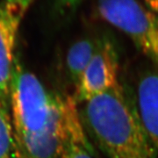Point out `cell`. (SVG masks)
I'll return each mask as SVG.
<instances>
[{"label":"cell","mask_w":158,"mask_h":158,"mask_svg":"<svg viewBox=\"0 0 158 158\" xmlns=\"http://www.w3.org/2000/svg\"><path fill=\"white\" fill-rule=\"evenodd\" d=\"M82 123L108 158H157L136 106L123 85L83 104Z\"/></svg>","instance_id":"obj_1"},{"label":"cell","mask_w":158,"mask_h":158,"mask_svg":"<svg viewBox=\"0 0 158 158\" xmlns=\"http://www.w3.org/2000/svg\"><path fill=\"white\" fill-rule=\"evenodd\" d=\"M62 97L54 95L16 57L10 85L13 140L35 135L48 125Z\"/></svg>","instance_id":"obj_2"},{"label":"cell","mask_w":158,"mask_h":158,"mask_svg":"<svg viewBox=\"0 0 158 158\" xmlns=\"http://www.w3.org/2000/svg\"><path fill=\"white\" fill-rule=\"evenodd\" d=\"M98 11L127 34L158 71V14L138 0H98Z\"/></svg>","instance_id":"obj_3"},{"label":"cell","mask_w":158,"mask_h":158,"mask_svg":"<svg viewBox=\"0 0 158 158\" xmlns=\"http://www.w3.org/2000/svg\"><path fill=\"white\" fill-rule=\"evenodd\" d=\"M118 60V51L113 40L106 36L99 38L94 56L75 85L71 97L77 106L120 85Z\"/></svg>","instance_id":"obj_4"},{"label":"cell","mask_w":158,"mask_h":158,"mask_svg":"<svg viewBox=\"0 0 158 158\" xmlns=\"http://www.w3.org/2000/svg\"><path fill=\"white\" fill-rule=\"evenodd\" d=\"M35 0H0V100L9 108L19 30Z\"/></svg>","instance_id":"obj_5"},{"label":"cell","mask_w":158,"mask_h":158,"mask_svg":"<svg viewBox=\"0 0 158 158\" xmlns=\"http://www.w3.org/2000/svg\"><path fill=\"white\" fill-rule=\"evenodd\" d=\"M63 141L62 97L48 125L35 135L13 140L14 158H60Z\"/></svg>","instance_id":"obj_6"},{"label":"cell","mask_w":158,"mask_h":158,"mask_svg":"<svg viewBox=\"0 0 158 158\" xmlns=\"http://www.w3.org/2000/svg\"><path fill=\"white\" fill-rule=\"evenodd\" d=\"M63 141L60 158H94V150L73 98L62 99Z\"/></svg>","instance_id":"obj_7"},{"label":"cell","mask_w":158,"mask_h":158,"mask_svg":"<svg viewBox=\"0 0 158 158\" xmlns=\"http://www.w3.org/2000/svg\"><path fill=\"white\" fill-rule=\"evenodd\" d=\"M135 102L138 112L158 156V71L146 70L139 77Z\"/></svg>","instance_id":"obj_8"},{"label":"cell","mask_w":158,"mask_h":158,"mask_svg":"<svg viewBox=\"0 0 158 158\" xmlns=\"http://www.w3.org/2000/svg\"><path fill=\"white\" fill-rule=\"evenodd\" d=\"M99 39L85 37L77 40L69 48L65 56V69L69 80L76 85L92 59Z\"/></svg>","instance_id":"obj_9"},{"label":"cell","mask_w":158,"mask_h":158,"mask_svg":"<svg viewBox=\"0 0 158 158\" xmlns=\"http://www.w3.org/2000/svg\"><path fill=\"white\" fill-rule=\"evenodd\" d=\"M13 148V128L10 108L0 100V158H10Z\"/></svg>","instance_id":"obj_10"},{"label":"cell","mask_w":158,"mask_h":158,"mask_svg":"<svg viewBox=\"0 0 158 158\" xmlns=\"http://www.w3.org/2000/svg\"><path fill=\"white\" fill-rule=\"evenodd\" d=\"M82 0H56V6L60 11H69L74 10Z\"/></svg>","instance_id":"obj_11"},{"label":"cell","mask_w":158,"mask_h":158,"mask_svg":"<svg viewBox=\"0 0 158 158\" xmlns=\"http://www.w3.org/2000/svg\"><path fill=\"white\" fill-rule=\"evenodd\" d=\"M144 6L158 14V0H142Z\"/></svg>","instance_id":"obj_12"}]
</instances>
